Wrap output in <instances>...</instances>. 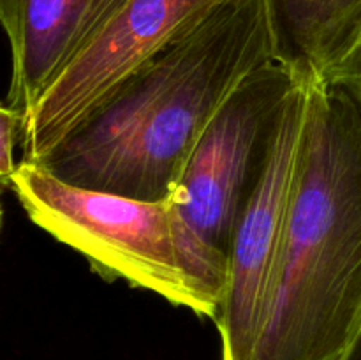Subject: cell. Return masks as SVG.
<instances>
[{"label":"cell","mask_w":361,"mask_h":360,"mask_svg":"<svg viewBox=\"0 0 361 360\" xmlns=\"http://www.w3.org/2000/svg\"><path fill=\"white\" fill-rule=\"evenodd\" d=\"M271 60L264 0H229L129 74L39 164L88 189L168 196L221 106Z\"/></svg>","instance_id":"6da1fadb"},{"label":"cell","mask_w":361,"mask_h":360,"mask_svg":"<svg viewBox=\"0 0 361 360\" xmlns=\"http://www.w3.org/2000/svg\"><path fill=\"white\" fill-rule=\"evenodd\" d=\"M361 330V109L309 83L270 292L245 360H344Z\"/></svg>","instance_id":"7a4b0ae2"},{"label":"cell","mask_w":361,"mask_h":360,"mask_svg":"<svg viewBox=\"0 0 361 360\" xmlns=\"http://www.w3.org/2000/svg\"><path fill=\"white\" fill-rule=\"evenodd\" d=\"M11 189L34 224L87 258L106 281H123L201 318H217L226 270L196 242L175 193L159 200L63 182L18 162Z\"/></svg>","instance_id":"3957f363"},{"label":"cell","mask_w":361,"mask_h":360,"mask_svg":"<svg viewBox=\"0 0 361 360\" xmlns=\"http://www.w3.org/2000/svg\"><path fill=\"white\" fill-rule=\"evenodd\" d=\"M303 81L277 60L235 88L194 147L176 189V207L204 253L228 270L233 232L259 184Z\"/></svg>","instance_id":"277c9868"},{"label":"cell","mask_w":361,"mask_h":360,"mask_svg":"<svg viewBox=\"0 0 361 360\" xmlns=\"http://www.w3.org/2000/svg\"><path fill=\"white\" fill-rule=\"evenodd\" d=\"M229 0H127L42 92L21 126V161L39 164L145 62Z\"/></svg>","instance_id":"5b68a950"},{"label":"cell","mask_w":361,"mask_h":360,"mask_svg":"<svg viewBox=\"0 0 361 360\" xmlns=\"http://www.w3.org/2000/svg\"><path fill=\"white\" fill-rule=\"evenodd\" d=\"M309 115V83L289 101L270 162L233 232L217 318L221 360H245L270 292Z\"/></svg>","instance_id":"8992f818"},{"label":"cell","mask_w":361,"mask_h":360,"mask_svg":"<svg viewBox=\"0 0 361 360\" xmlns=\"http://www.w3.org/2000/svg\"><path fill=\"white\" fill-rule=\"evenodd\" d=\"M99 0H0V27L11 49L7 102L21 116L74 55Z\"/></svg>","instance_id":"52a82bcc"},{"label":"cell","mask_w":361,"mask_h":360,"mask_svg":"<svg viewBox=\"0 0 361 360\" xmlns=\"http://www.w3.org/2000/svg\"><path fill=\"white\" fill-rule=\"evenodd\" d=\"M275 60L305 83H331L361 42V0H264Z\"/></svg>","instance_id":"ba28073f"},{"label":"cell","mask_w":361,"mask_h":360,"mask_svg":"<svg viewBox=\"0 0 361 360\" xmlns=\"http://www.w3.org/2000/svg\"><path fill=\"white\" fill-rule=\"evenodd\" d=\"M23 116L9 102L0 101V189L11 187L18 168L14 161V147L21 138Z\"/></svg>","instance_id":"9c48e42d"},{"label":"cell","mask_w":361,"mask_h":360,"mask_svg":"<svg viewBox=\"0 0 361 360\" xmlns=\"http://www.w3.org/2000/svg\"><path fill=\"white\" fill-rule=\"evenodd\" d=\"M330 85L342 88L361 109V42L351 56L338 69Z\"/></svg>","instance_id":"30bf717a"},{"label":"cell","mask_w":361,"mask_h":360,"mask_svg":"<svg viewBox=\"0 0 361 360\" xmlns=\"http://www.w3.org/2000/svg\"><path fill=\"white\" fill-rule=\"evenodd\" d=\"M126 2H127V0H99L97 7L94 9V13H92L90 20H88L87 27H85L83 35H81V41H80V44H78L74 55H76L78 49H80L81 46H83L85 42L88 41V39L94 37L95 32H97L99 28H101L102 25H104L106 21H108L109 18H111L113 14H115L116 11H118L120 7H122ZM67 62H69V60H67Z\"/></svg>","instance_id":"8fae6325"},{"label":"cell","mask_w":361,"mask_h":360,"mask_svg":"<svg viewBox=\"0 0 361 360\" xmlns=\"http://www.w3.org/2000/svg\"><path fill=\"white\" fill-rule=\"evenodd\" d=\"M344 360H361V330L358 337H356L355 342H353L351 348H349V352L345 353Z\"/></svg>","instance_id":"7c38bea8"},{"label":"cell","mask_w":361,"mask_h":360,"mask_svg":"<svg viewBox=\"0 0 361 360\" xmlns=\"http://www.w3.org/2000/svg\"><path fill=\"white\" fill-rule=\"evenodd\" d=\"M0 229H2V205H0Z\"/></svg>","instance_id":"4fadbf2b"}]
</instances>
